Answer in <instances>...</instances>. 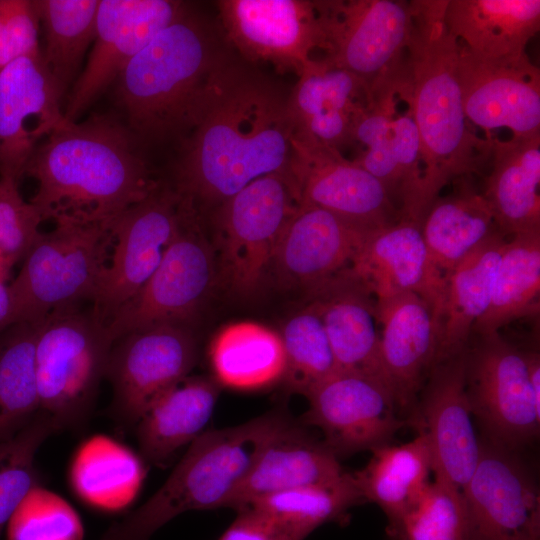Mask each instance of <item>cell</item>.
I'll return each mask as SVG.
<instances>
[{"label": "cell", "mask_w": 540, "mask_h": 540, "mask_svg": "<svg viewBox=\"0 0 540 540\" xmlns=\"http://www.w3.org/2000/svg\"><path fill=\"white\" fill-rule=\"evenodd\" d=\"M288 94L232 57L183 139L172 187L200 214L254 180L288 168L294 125Z\"/></svg>", "instance_id": "cell-1"}, {"label": "cell", "mask_w": 540, "mask_h": 540, "mask_svg": "<svg viewBox=\"0 0 540 540\" xmlns=\"http://www.w3.org/2000/svg\"><path fill=\"white\" fill-rule=\"evenodd\" d=\"M24 176L37 181L29 202L42 222L105 227L161 183L140 141L112 114L66 120L36 148Z\"/></svg>", "instance_id": "cell-2"}, {"label": "cell", "mask_w": 540, "mask_h": 540, "mask_svg": "<svg viewBox=\"0 0 540 540\" xmlns=\"http://www.w3.org/2000/svg\"><path fill=\"white\" fill-rule=\"evenodd\" d=\"M411 4L413 20L405 59L408 103L423 162L422 220L449 183L466 176L485 177L493 135L479 137L465 115L457 72L459 43L444 21L447 0H412Z\"/></svg>", "instance_id": "cell-3"}, {"label": "cell", "mask_w": 540, "mask_h": 540, "mask_svg": "<svg viewBox=\"0 0 540 540\" xmlns=\"http://www.w3.org/2000/svg\"><path fill=\"white\" fill-rule=\"evenodd\" d=\"M229 59L210 24L187 7L118 76L115 94L126 126L140 142L183 140Z\"/></svg>", "instance_id": "cell-4"}, {"label": "cell", "mask_w": 540, "mask_h": 540, "mask_svg": "<svg viewBox=\"0 0 540 540\" xmlns=\"http://www.w3.org/2000/svg\"><path fill=\"white\" fill-rule=\"evenodd\" d=\"M274 410L247 422L200 434L165 483L100 540H150L164 524L192 510L224 507L269 441L290 421Z\"/></svg>", "instance_id": "cell-5"}, {"label": "cell", "mask_w": 540, "mask_h": 540, "mask_svg": "<svg viewBox=\"0 0 540 540\" xmlns=\"http://www.w3.org/2000/svg\"><path fill=\"white\" fill-rule=\"evenodd\" d=\"M111 227L57 223L36 238L10 283L15 323L93 302L113 249Z\"/></svg>", "instance_id": "cell-6"}, {"label": "cell", "mask_w": 540, "mask_h": 540, "mask_svg": "<svg viewBox=\"0 0 540 540\" xmlns=\"http://www.w3.org/2000/svg\"><path fill=\"white\" fill-rule=\"evenodd\" d=\"M113 341L92 307L47 316L36 348L40 411L58 430L75 429L94 407Z\"/></svg>", "instance_id": "cell-7"}, {"label": "cell", "mask_w": 540, "mask_h": 540, "mask_svg": "<svg viewBox=\"0 0 540 540\" xmlns=\"http://www.w3.org/2000/svg\"><path fill=\"white\" fill-rule=\"evenodd\" d=\"M299 205L287 168L254 180L216 207L218 278L234 296L249 298L262 288L280 234Z\"/></svg>", "instance_id": "cell-8"}, {"label": "cell", "mask_w": 540, "mask_h": 540, "mask_svg": "<svg viewBox=\"0 0 540 540\" xmlns=\"http://www.w3.org/2000/svg\"><path fill=\"white\" fill-rule=\"evenodd\" d=\"M191 203L159 266L143 288L108 322L114 342L130 332L159 324L192 327L218 278L212 242Z\"/></svg>", "instance_id": "cell-9"}, {"label": "cell", "mask_w": 540, "mask_h": 540, "mask_svg": "<svg viewBox=\"0 0 540 540\" xmlns=\"http://www.w3.org/2000/svg\"><path fill=\"white\" fill-rule=\"evenodd\" d=\"M466 392L486 439L515 450L534 440L540 401L530 385L525 352L500 332L472 335L465 358Z\"/></svg>", "instance_id": "cell-10"}, {"label": "cell", "mask_w": 540, "mask_h": 540, "mask_svg": "<svg viewBox=\"0 0 540 540\" xmlns=\"http://www.w3.org/2000/svg\"><path fill=\"white\" fill-rule=\"evenodd\" d=\"M190 205L172 185L161 182L112 223L110 262L91 303L95 316L106 326L155 272Z\"/></svg>", "instance_id": "cell-11"}, {"label": "cell", "mask_w": 540, "mask_h": 540, "mask_svg": "<svg viewBox=\"0 0 540 540\" xmlns=\"http://www.w3.org/2000/svg\"><path fill=\"white\" fill-rule=\"evenodd\" d=\"M324 55L319 58L369 85L405 57L413 20L411 1H317Z\"/></svg>", "instance_id": "cell-12"}, {"label": "cell", "mask_w": 540, "mask_h": 540, "mask_svg": "<svg viewBox=\"0 0 540 540\" xmlns=\"http://www.w3.org/2000/svg\"><path fill=\"white\" fill-rule=\"evenodd\" d=\"M198 359V339L185 325L159 324L115 340L105 378L112 385L116 418L136 425L161 394L189 376Z\"/></svg>", "instance_id": "cell-13"}, {"label": "cell", "mask_w": 540, "mask_h": 540, "mask_svg": "<svg viewBox=\"0 0 540 540\" xmlns=\"http://www.w3.org/2000/svg\"><path fill=\"white\" fill-rule=\"evenodd\" d=\"M288 170L299 204L324 209L368 231L402 218L379 180L342 152L295 130Z\"/></svg>", "instance_id": "cell-14"}, {"label": "cell", "mask_w": 540, "mask_h": 540, "mask_svg": "<svg viewBox=\"0 0 540 540\" xmlns=\"http://www.w3.org/2000/svg\"><path fill=\"white\" fill-rule=\"evenodd\" d=\"M225 39L247 61L272 64L299 76L322 50L317 1L221 0L216 2Z\"/></svg>", "instance_id": "cell-15"}, {"label": "cell", "mask_w": 540, "mask_h": 540, "mask_svg": "<svg viewBox=\"0 0 540 540\" xmlns=\"http://www.w3.org/2000/svg\"><path fill=\"white\" fill-rule=\"evenodd\" d=\"M465 358L466 350L432 366L406 418L428 445L434 478L461 493L481 449L466 392Z\"/></svg>", "instance_id": "cell-16"}, {"label": "cell", "mask_w": 540, "mask_h": 540, "mask_svg": "<svg viewBox=\"0 0 540 540\" xmlns=\"http://www.w3.org/2000/svg\"><path fill=\"white\" fill-rule=\"evenodd\" d=\"M514 450L481 439L480 456L462 490L467 540H540V496Z\"/></svg>", "instance_id": "cell-17"}, {"label": "cell", "mask_w": 540, "mask_h": 540, "mask_svg": "<svg viewBox=\"0 0 540 540\" xmlns=\"http://www.w3.org/2000/svg\"><path fill=\"white\" fill-rule=\"evenodd\" d=\"M302 420L319 428L337 457L390 444L407 421L387 384L379 378L337 372L307 396Z\"/></svg>", "instance_id": "cell-18"}, {"label": "cell", "mask_w": 540, "mask_h": 540, "mask_svg": "<svg viewBox=\"0 0 540 540\" xmlns=\"http://www.w3.org/2000/svg\"><path fill=\"white\" fill-rule=\"evenodd\" d=\"M187 8L173 0H99L96 35L64 110L76 122L128 62Z\"/></svg>", "instance_id": "cell-19"}, {"label": "cell", "mask_w": 540, "mask_h": 540, "mask_svg": "<svg viewBox=\"0 0 540 540\" xmlns=\"http://www.w3.org/2000/svg\"><path fill=\"white\" fill-rule=\"evenodd\" d=\"M63 93L42 56L21 57L0 70V177L20 184L36 148L67 119Z\"/></svg>", "instance_id": "cell-20"}, {"label": "cell", "mask_w": 540, "mask_h": 540, "mask_svg": "<svg viewBox=\"0 0 540 540\" xmlns=\"http://www.w3.org/2000/svg\"><path fill=\"white\" fill-rule=\"evenodd\" d=\"M372 232L324 209L300 204L280 234L270 275L284 288L309 295L351 268Z\"/></svg>", "instance_id": "cell-21"}, {"label": "cell", "mask_w": 540, "mask_h": 540, "mask_svg": "<svg viewBox=\"0 0 540 540\" xmlns=\"http://www.w3.org/2000/svg\"><path fill=\"white\" fill-rule=\"evenodd\" d=\"M457 72L464 112L473 126L486 135L503 127L514 136L540 134V70L529 56L487 61L459 43Z\"/></svg>", "instance_id": "cell-22"}, {"label": "cell", "mask_w": 540, "mask_h": 540, "mask_svg": "<svg viewBox=\"0 0 540 540\" xmlns=\"http://www.w3.org/2000/svg\"><path fill=\"white\" fill-rule=\"evenodd\" d=\"M350 269L376 299L403 292L417 294L430 305L441 328L445 277L429 255L420 222L401 218L372 232Z\"/></svg>", "instance_id": "cell-23"}, {"label": "cell", "mask_w": 540, "mask_h": 540, "mask_svg": "<svg viewBox=\"0 0 540 540\" xmlns=\"http://www.w3.org/2000/svg\"><path fill=\"white\" fill-rule=\"evenodd\" d=\"M384 379L409 415L435 362L440 326L430 305L411 292L376 299Z\"/></svg>", "instance_id": "cell-24"}, {"label": "cell", "mask_w": 540, "mask_h": 540, "mask_svg": "<svg viewBox=\"0 0 540 540\" xmlns=\"http://www.w3.org/2000/svg\"><path fill=\"white\" fill-rule=\"evenodd\" d=\"M307 302L321 318L338 372L372 376L385 382L376 298L351 269L307 295Z\"/></svg>", "instance_id": "cell-25"}, {"label": "cell", "mask_w": 540, "mask_h": 540, "mask_svg": "<svg viewBox=\"0 0 540 540\" xmlns=\"http://www.w3.org/2000/svg\"><path fill=\"white\" fill-rule=\"evenodd\" d=\"M370 97L362 78L315 58L288 94L294 130L341 152L354 144L353 132Z\"/></svg>", "instance_id": "cell-26"}, {"label": "cell", "mask_w": 540, "mask_h": 540, "mask_svg": "<svg viewBox=\"0 0 540 540\" xmlns=\"http://www.w3.org/2000/svg\"><path fill=\"white\" fill-rule=\"evenodd\" d=\"M345 471L338 457L291 420L264 447L253 467L226 500L240 510L249 502L297 487L325 484Z\"/></svg>", "instance_id": "cell-27"}, {"label": "cell", "mask_w": 540, "mask_h": 540, "mask_svg": "<svg viewBox=\"0 0 540 540\" xmlns=\"http://www.w3.org/2000/svg\"><path fill=\"white\" fill-rule=\"evenodd\" d=\"M444 21L475 56L517 62L528 57V43L540 30V1L447 0Z\"/></svg>", "instance_id": "cell-28"}, {"label": "cell", "mask_w": 540, "mask_h": 540, "mask_svg": "<svg viewBox=\"0 0 540 540\" xmlns=\"http://www.w3.org/2000/svg\"><path fill=\"white\" fill-rule=\"evenodd\" d=\"M484 180L482 192L506 237L540 231V134L492 136Z\"/></svg>", "instance_id": "cell-29"}, {"label": "cell", "mask_w": 540, "mask_h": 540, "mask_svg": "<svg viewBox=\"0 0 540 540\" xmlns=\"http://www.w3.org/2000/svg\"><path fill=\"white\" fill-rule=\"evenodd\" d=\"M221 385L212 376H187L161 394L136 423L141 457L165 463L204 431Z\"/></svg>", "instance_id": "cell-30"}, {"label": "cell", "mask_w": 540, "mask_h": 540, "mask_svg": "<svg viewBox=\"0 0 540 540\" xmlns=\"http://www.w3.org/2000/svg\"><path fill=\"white\" fill-rule=\"evenodd\" d=\"M473 178L466 176L453 181L452 191L438 196L421 220L429 255L444 277L469 253L501 232Z\"/></svg>", "instance_id": "cell-31"}, {"label": "cell", "mask_w": 540, "mask_h": 540, "mask_svg": "<svg viewBox=\"0 0 540 540\" xmlns=\"http://www.w3.org/2000/svg\"><path fill=\"white\" fill-rule=\"evenodd\" d=\"M507 241L502 232L494 234L445 275V306L434 364L467 349L475 323L489 306Z\"/></svg>", "instance_id": "cell-32"}, {"label": "cell", "mask_w": 540, "mask_h": 540, "mask_svg": "<svg viewBox=\"0 0 540 540\" xmlns=\"http://www.w3.org/2000/svg\"><path fill=\"white\" fill-rule=\"evenodd\" d=\"M141 457L117 440L95 435L76 450L69 468V482L78 498L103 512L128 507L145 479Z\"/></svg>", "instance_id": "cell-33"}, {"label": "cell", "mask_w": 540, "mask_h": 540, "mask_svg": "<svg viewBox=\"0 0 540 540\" xmlns=\"http://www.w3.org/2000/svg\"><path fill=\"white\" fill-rule=\"evenodd\" d=\"M213 378L235 390H258L282 381L285 352L280 333L257 322L222 327L208 351Z\"/></svg>", "instance_id": "cell-34"}, {"label": "cell", "mask_w": 540, "mask_h": 540, "mask_svg": "<svg viewBox=\"0 0 540 540\" xmlns=\"http://www.w3.org/2000/svg\"><path fill=\"white\" fill-rule=\"evenodd\" d=\"M367 465L353 473L364 501L377 504L394 525L416 502L432 472L428 445L421 435L401 445L373 449Z\"/></svg>", "instance_id": "cell-35"}, {"label": "cell", "mask_w": 540, "mask_h": 540, "mask_svg": "<svg viewBox=\"0 0 540 540\" xmlns=\"http://www.w3.org/2000/svg\"><path fill=\"white\" fill-rule=\"evenodd\" d=\"M540 311V231L512 236L495 275L489 306L475 323L473 335L500 330Z\"/></svg>", "instance_id": "cell-36"}, {"label": "cell", "mask_w": 540, "mask_h": 540, "mask_svg": "<svg viewBox=\"0 0 540 540\" xmlns=\"http://www.w3.org/2000/svg\"><path fill=\"white\" fill-rule=\"evenodd\" d=\"M44 320L18 322L0 333V443L40 411L36 348Z\"/></svg>", "instance_id": "cell-37"}, {"label": "cell", "mask_w": 540, "mask_h": 540, "mask_svg": "<svg viewBox=\"0 0 540 540\" xmlns=\"http://www.w3.org/2000/svg\"><path fill=\"white\" fill-rule=\"evenodd\" d=\"M361 502L364 499L353 473L345 472L335 481L276 492L253 500L244 508L263 514L304 540L325 523L344 521L347 511Z\"/></svg>", "instance_id": "cell-38"}, {"label": "cell", "mask_w": 540, "mask_h": 540, "mask_svg": "<svg viewBox=\"0 0 540 540\" xmlns=\"http://www.w3.org/2000/svg\"><path fill=\"white\" fill-rule=\"evenodd\" d=\"M45 34L43 63L65 94L96 35L99 0H36Z\"/></svg>", "instance_id": "cell-39"}, {"label": "cell", "mask_w": 540, "mask_h": 540, "mask_svg": "<svg viewBox=\"0 0 540 540\" xmlns=\"http://www.w3.org/2000/svg\"><path fill=\"white\" fill-rule=\"evenodd\" d=\"M279 333L285 352L282 381L289 391L307 397L338 372L321 318L309 302L287 319Z\"/></svg>", "instance_id": "cell-40"}, {"label": "cell", "mask_w": 540, "mask_h": 540, "mask_svg": "<svg viewBox=\"0 0 540 540\" xmlns=\"http://www.w3.org/2000/svg\"><path fill=\"white\" fill-rule=\"evenodd\" d=\"M387 533L391 540H467L462 493L434 478Z\"/></svg>", "instance_id": "cell-41"}, {"label": "cell", "mask_w": 540, "mask_h": 540, "mask_svg": "<svg viewBox=\"0 0 540 540\" xmlns=\"http://www.w3.org/2000/svg\"><path fill=\"white\" fill-rule=\"evenodd\" d=\"M55 431L59 430L53 420L39 411L16 435L0 443V538L22 499L40 484L36 453Z\"/></svg>", "instance_id": "cell-42"}, {"label": "cell", "mask_w": 540, "mask_h": 540, "mask_svg": "<svg viewBox=\"0 0 540 540\" xmlns=\"http://www.w3.org/2000/svg\"><path fill=\"white\" fill-rule=\"evenodd\" d=\"M7 540H84L77 511L62 496L34 486L6 525Z\"/></svg>", "instance_id": "cell-43"}, {"label": "cell", "mask_w": 540, "mask_h": 540, "mask_svg": "<svg viewBox=\"0 0 540 540\" xmlns=\"http://www.w3.org/2000/svg\"><path fill=\"white\" fill-rule=\"evenodd\" d=\"M42 220L19 191V183L0 177V270L22 261L40 234Z\"/></svg>", "instance_id": "cell-44"}, {"label": "cell", "mask_w": 540, "mask_h": 540, "mask_svg": "<svg viewBox=\"0 0 540 540\" xmlns=\"http://www.w3.org/2000/svg\"><path fill=\"white\" fill-rule=\"evenodd\" d=\"M39 28L35 1L0 0V70L18 58L41 55Z\"/></svg>", "instance_id": "cell-45"}, {"label": "cell", "mask_w": 540, "mask_h": 540, "mask_svg": "<svg viewBox=\"0 0 540 540\" xmlns=\"http://www.w3.org/2000/svg\"><path fill=\"white\" fill-rule=\"evenodd\" d=\"M218 540H299L263 514L244 508Z\"/></svg>", "instance_id": "cell-46"}, {"label": "cell", "mask_w": 540, "mask_h": 540, "mask_svg": "<svg viewBox=\"0 0 540 540\" xmlns=\"http://www.w3.org/2000/svg\"><path fill=\"white\" fill-rule=\"evenodd\" d=\"M8 276L0 270V333L15 324V306Z\"/></svg>", "instance_id": "cell-47"}]
</instances>
